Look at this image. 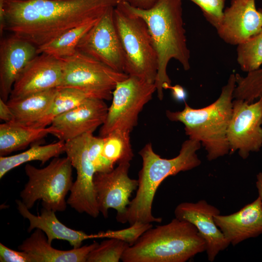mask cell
Instances as JSON below:
<instances>
[{"label": "cell", "mask_w": 262, "mask_h": 262, "mask_svg": "<svg viewBox=\"0 0 262 262\" xmlns=\"http://www.w3.org/2000/svg\"><path fill=\"white\" fill-rule=\"evenodd\" d=\"M123 0H5L0 4V31L38 47L66 32L100 17Z\"/></svg>", "instance_id": "cell-1"}, {"label": "cell", "mask_w": 262, "mask_h": 262, "mask_svg": "<svg viewBox=\"0 0 262 262\" xmlns=\"http://www.w3.org/2000/svg\"><path fill=\"white\" fill-rule=\"evenodd\" d=\"M130 12L145 22L158 59L155 84L157 97L162 100L164 89L171 84L167 67L172 59L178 61L185 70L190 68V51L188 47L182 17V0H158L151 8L142 9L131 6L123 0Z\"/></svg>", "instance_id": "cell-2"}, {"label": "cell", "mask_w": 262, "mask_h": 262, "mask_svg": "<svg viewBox=\"0 0 262 262\" xmlns=\"http://www.w3.org/2000/svg\"><path fill=\"white\" fill-rule=\"evenodd\" d=\"M200 146L199 142L189 139L182 144L176 157L165 159L154 151L151 143L147 144L139 152L142 166L138 173L136 195L124 214L116 221L129 223L130 225L136 222L161 223L162 218L155 217L152 213V203L157 189L167 177L198 166L201 161L196 152Z\"/></svg>", "instance_id": "cell-3"}, {"label": "cell", "mask_w": 262, "mask_h": 262, "mask_svg": "<svg viewBox=\"0 0 262 262\" xmlns=\"http://www.w3.org/2000/svg\"><path fill=\"white\" fill-rule=\"evenodd\" d=\"M236 84L235 74L232 73L222 88L219 98L210 105L195 109L185 101L182 111L167 110L165 112L169 120L180 122L184 125L189 139L201 143L210 161L229 152L227 134Z\"/></svg>", "instance_id": "cell-4"}, {"label": "cell", "mask_w": 262, "mask_h": 262, "mask_svg": "<svg viewBox=\"0 0 262 262\" xmlns=\"http://www.w3.org/2000/svg\"><path fill=\"white\" fill-rule=\"evenodd\" d=\"M205 242L196 228L175 218L145 231L124 252L123 262H185L205 251Z\"/></svg>", "instance_id": "cell-5"}, {"label": "cell", "mask_w": 262, "mask_h": 262, "mask_svg": "<svg viewBox=\"0 0 262 262\" xmlns=\"http://www.w3.org/2000/svg\"><path fill=\"white\" fill-rule=\"evenodd\" d=\"M121 2L114 9V19L124 52L125 73L155 83L157 55L147 27L142 18L130 12Z\"/></svg>", "instance_id": "cell-6"}, {"label": "cell", "mask_w": 262, "mask_h": 262, "mask_svg": "<svg viewBox=\"0 0 262 262\" xmlns=\"http://www.w3.org/2000/svg\"><path fill=\"white\" fill-rule=\"evenodd\" d=\"M72 168L67 157L54 158L46 167L38 168L29 164L24 167L28 180L20 192L22 202L30 210L37 200L42 207L54 212L66 210V197L73 185Z\"/></svg>", "instance_id": "cell-7"}, {"label": "cell", "mask_w": 262, "mask_h": 262, "mask_svg": "<svg viewBox=\"0 0 262 262\" xmlns=\"http://www.w3.org/2000/svg\"><path fill=\"white\" fill-rule=\"evenodd\" d=\"M61 59L63 76L58 88L77 89L93 98L110 100L117 83L129 77L78 51Z\"/></svg>", "instance_id": "cell-8"}, {"label": "cell", "mask_w": 262, "mask_h": 262, "mask_svg": "<svg viewBox=\"0 0 262 262\" xmlns=\"http://www.w3.org/2000/svg\"><path fill=\"white\" fill-rule=\"evenodd\" d=\"M156 91L155 83L136 77L129 76L118 82L99 136L104 137L116 130L131 132L138 124L140 113Z\"/></svg>", "instance_id": "cell-9"}, {"label": "cell", "mask_w": 262, "mask_h": 262, "mask_svg": "<svg viewBox=\"0 0 262 262\" xmlns=\"http://www.w3.org/2000/svg\"><path fill=\"white\" fill-rule=\"evenodd\" d=\"M89 133L83 134L65 142V152L77 173L76 180L66 201L79 213H85L95 218L100 212L93 183L96 172L88 152Z\"/></svg>", "instance_id": "cell-10"}, {"label": "cell", "mask_w": 262, "mask_h": 262, "mask_svg": "<svg viewBox=\"0 0 262 262\" xmlns=\"http://www.w3.org/2000/svg\"><path fill=\"white\" fill-rule=\"evenodd\" d=\"M262 96L255 102L240 99L232 101V111L227 130L229 153L238 151L246 159L251 152L262 147Z\"/></svg>", "instance_id": "cell-11"}, {"label": "cell", "mask_w": 262, "mask_h": 262, "mask_svg": "<svg viewBox=\"0 0 262 262\" xmlns=\"http://www.w3.org/2000/svg\"><path fill=\"white\" fill-rule=\"evenodd\" d=\"M114 8L106 10L82 37L76 50L125 73V57L114 22Z\"/></svg>", "instance_id": "cell-12"}, {"label": "cell", "mask_w": 262, "mask_h": 262, "mask_svg": "<svg viewBox=\"0 0 262 262\" xmlns=\"http://www.w3.org/2000/svg\"><path fill=\"white\" fill-rule=\"evenodd\" d=\"M130 167V162L121 163L110 172H96L94 176L98 208L105 218L110 208L117 211L116 220L123 216L130 203L132 193L137 189L138 180L129 176Z\"/></svg>", "instance_id": "cell-13"}, {"label": "cell", "mask_w": 262, "mask_h": 262, "mask_svg": "<svg viewBox=\"0 0 262 262\" xmlns=\"http://www.w3.org/2000/svg\"><path fill=\"white\" fill-rule=\"evenodd\" d=\"M109 107L104 100L89 98L58 116L49 125L50 134L65 142L93 132L104 123Z\"/></svg>", "instance_id": "cell-14"}, {"label": "cell", "mask_w": 262, "mask_h": 262, "mask_svg": "<svg viewBox=\"0 0 262 262\" xmlns=\"http://www.w3.org/2000/svg\"><path fill=\"white\" fill-rule=\"evenodd\" d=\"M61 59L38 54L26 66L14 84L9 99L58 88L63 76Z\"/></svg>", "instance_id": "cell-15"}, {"label": "cell", "mask_w": 262, "mask_h": 262, "mask_svg": "<svg viewBox=\"0 0 262 262\" xmlns=\"http://www.w3.org/2000/svg\"><path fill=\"white\" fill-rule=\"evenodd\" d=\"M262 28V9H257L255 0H231L224 10L215 29L225 43L237 46L259 32Z\"/></svg>", "instance_id": "cell-16"}, {"label": "cell", "mask_w": 262, "mask_h": 262, "mask_svg": "<svg viewBox=\"0 0 262 262\" xmlns=\"http://www.w3.org/2000/svg\"><path fill=\"white\" fill-rule=\"evenodd\" d=\"M219 214V210L205 200L180 203L174 211L175 218L190 222L196 228L205 242V251L211 262L230 245L215 223L214 216Z\"/></svg>", "instance_id": "cell-17"}, {"label": "cell", "mask_w": 262, "mask_h": 262, "mask_svg": "<svg viewBox=\"0 0 262 262\" xmlns=\"http://www.w3.org/2000/svg\"><path fill=\"white\" fill-rule=\"evenodd\" d=\"M37 47L14 35L0 43V98L7 102L16 81L28 63L37 55Z\"/></svg>", "instance_id": "cell-18"}, {"label": "cell", "mask_w": 262, "mask_h": 262, "mask_svg": "<svg viewBox=\"0 0 262 262\" xmlns=\"http://www.w3.org/2000/svg\"><path fill=\"white\" fill-rule=\"evenodd\" d=\"M215 224L228 242L236 246L262 234V205L258 197L238 212L214 216Z\"/></svg>", "instance_id": "cell-19"}, {"label": "cell", "mask_w": 262, "mask_h": 262, "mask_svg": "<svg viewBox=\"0 0 262 262\" xmlns=\"http://www.w3.org/2000/svg\"><path fill=\"white\" fill-rule=\"evenodd\" d=\"M16 203L19 213L29 222L28 232H31L36 229L42 230L51 245L54 239H58L68 242L73 248H78L81 246L83 241L96 238V234H88L83 231L66 227L58 220L55 212L52 210L43 207L41 214L35 215L30 212L21 200L16 199Z\"/></svg>", "instance_id": "cell-20"}, {"label": "cell", "mask_w": 262, "mask_h": 262, "mask_svg": "<svg viewBox=\"0 0 262 262\" xmlns=\"http://www.w3.org/2000/svg\"><path fill=\"white\" fill-rule=\"evenodd\" d=\"M98 244L95 241L68 250H59L48 243L42 230L36 229L18 246V249L30 254L33 262H86L89 253Z\"/></svg>", "instance_id": "cell-21"}, {"label": "cell", "mask_w": 262, "mask_h": 262, "mask_svg": "<svg viewBox=\"0 0 262 262\" xmlns=\"http://www.w3.org/2000/svg\"><path fill=\"white\" fill-rule=\"evenodd\" d=\"M53 88L34 93L23 98L9 99L15 122L30 126L40 119L48 111L57 92Z\"/></svg>", "instance_id": "cell-22"}, {"label": "cell", "mask_w": 262, "mask_h": 262, "mask_svg": "<svg viewBox=\"0 0 262 262\" xmlns=\"http://www.w3.org/2000/svg\"><path fill=\"white\" fill-rule=\"evenodd\" d=\"M50 134L49 127L35 128L12 121L0 125V155L25 148L30 144Z\"/></svg>", "instance_id": "cell-23"}, {"label": "cell", "mask_w": 262, "mask_h": 262, "mask_svg": "<svg viewBox=\"0 0 262 262\" xmlns=\"http://www.w3.org/2000/svg\"><path fill=\"white\" fill-rule=\"evenodd\" d=\"M65 142L59 141L45 145L37 144L25 151L12 156H0V179L9 171L33 161H38L43 164L51 158L58 157L65 152Z\"/></svg>", "instance_id": "cell-24"}, {"label": "cell", "mask_w": 262, "mask_h": 262, "mask_svg": "<svg viewBox=\"0 0 262 262\" xmlns=\"http://www.w3.org/2000/svg\"><path fill=\"white\" fill-rule=\"evenodd\" d=\"M99 18L71 29L37 47V54L45 53L59 59L72 55L77 51L81 39Z\"/></svg>", "instance_id": "cell-25"}, {"label": "cell", "mask_w": 262, "mask_h": 262, "mask_svg": "<svg viewBox=\"0 0 262 262\" xmlns=\"http://www.w3.org/2000/svg\"><path fill=\"white\" fill-rule=\"evenodd\" d=\"M57 88V92L47 113L40 119L29 126L35 128H46L58 116L78 106L86 99L93 98L77 89L68 87Z\"/></svg>", "instance_id": "cell-26"}, {"label": "cell", "mask_w": 262, "mask_h": 262, "mask_svg": "<svg viewBox=\"0 0 262 262\" xmlns=\"http://www.w3.org/2000/svg\"><path fill=\"white\" fill-rule=\"evenodd\" d=\"M131 132L116 130L103 137L102 156L113 166L116 164L130 162L133 157Z\"/></svg>", "instance_id": "cell-27"}, {"label": "cell", "mask_w": 262, "mask_h": 262, "mask_svg": "<svg viewBox=\"0 0 262 262\" xmlns=\"http://www.w3.org/2000/svg\"><path fill=\"white\" fill-rule=\"evenodd\" d=\"M237 62L246 72L254 71L262 65V28L256 34L237 46Z\"/></svg>", "instance_id": "cell-28"}, {"label": "cell", "mask_w": 262, "mask_h": 262, "mask_svg": "<svg viewBox=\"0 0 262 262\" xmlns=\"http://www.w3.org/2000/svg\"><path fill=\"white\" fill-rule=\"evenodd\" d=\"M235 77L233 98L251 103L262 96V68L248 72L245 77L236 74Z\"/></svg>", "instance_id": "cell-29"}, {"label": "cell", "mask_w": 262, "mask_h": 262, "mask_svg": "<svg viewBox=\"0 0 262 262\" xmlns=\"http://www.w3.org/2000/svg\"><path fill=\"white\" fill-rule=\"evenodd\" d=\"M130 246L123 241L108 238L102 241L88 254L87 262H118Z\"/></svg>", "instance_id": "cell-30"}, {"label": "cell", "mask_w": 262, "mask_h": 262, "mask_svg": "<svg viewBox=\"0 0 262 262\" xmlns=\"http://www.w3.org/2000/svg\"><path fill=\"white\" fill-rule=\"evenodd\" d=\"M153 227L152 223L136 222L126 229L118 230H107L96 234V238H115L133 245L147 230Z\"/></svg>", "instance_id": "cell-31"}, {"label": "cell", "mask_w": 262, "mask_h": 262, "mask_svg": "<svg viewBox=\"0 0 262 262\" xmlns=\"http://www.w3.org/2000/svg\"><path fill=\"white\" fill-rule=\"evenodd\" d=\"M104 139L96 137L90 133L88 139V152L96 172H108L114 169V166L107 162L101 155Z\"/></svg>", "instance_id": "cell-32"}, {"label": "cell", "mask_w": 262, "mask_h": 262, "mask_svg": "<svg viewBox=\"0 0 262 262\" xmlns=\"http://www.w3.org/2000/svg\"><path fill=\"white\" fill-rule=\"evenodd\" d=\"M200 8L206 19L215 29L222 21L225 0H189Z\"/></svg>", "instance_id": "cell-33"}, {"label": "cell", "mask_w": 262, "mask_h": 262, "mask_svg": "<svg viewBox=\"0 0 262 262\" xmlns=\"http://www.w3.org/2000/svg\"><path fill=\"white\" fill-rule=\"evenodd\" d=\"M0 262H33V259L28 253L20 250L16 251L0 243Z\"/></svg>", "instance_id": "cell-34"}, {"label": "cell", "mask_w": 262, "mask_h": 262, "mask_svg": "<svg viewBox=\"0 0 262 262\" xmlns=\"http://www.w3.org/2000/svg\"><path fill=\"white\" fill-rule=\"evenodd\" d=\"M0 119L5 122L14 121V115L7 102L0 98Z\"/></svg>", "instance_id": "cell-35"}, {"label": "cell", "mask_w": 262, "mask_h": 262, "mask_svg": "<svg viewBox=\"0 0 262 262\" xmlns=\"http://www.w3.org/2000/svg\"><path fill=\"white\" fill-rule=\"evenodd\" d=\"M167 89L171 90L172 96L175 100L179 101H185L187 93L181 86L179 84L172 86L171 84L166 86L165 89Z\"/></svg>", "instance_id": "cell-36"}, {"label": "cell", "mask_w": 262, "mask_h": 262, "mask_svg": "<svg viewBox=\"0 0 262 262\" xmlns=\"http://www.w3.org/2000/svg\"><path fill=\"white\" fill-rule=\"evenodd\" d=\"M131 6L147 9L152 7L158 0H124Z\"/></svg>", "instance_id": "cell-37"}, {"label": "cell", "mask_w": 262, "mask_h": 262, "mask_svg": "<svg viewBox=\"0 0 262 262\" xmlns=\"http://www.w3.org/2000/svg\"><path fill=\"white\" fill-rule=\"evenodd\" d=\"M256 186L258 189L259 197L260 198L262 205V172H259L256 176Z\"/></svg>", "instance_id": "cell-38"}, {"label": "cell", "mask_w": 262, "mask_h": 262, "mask_svg": "<svg viewBox=\"0 0 262 262\" xmlns=\"http://www.w3.org/2000/svg\"><path fill=\"white\" fill-rule=\"evenodd\" d=\"M5 0H0V4H2Z\"/></svg>", "instance_id": "cell-39"}]
</instances>
